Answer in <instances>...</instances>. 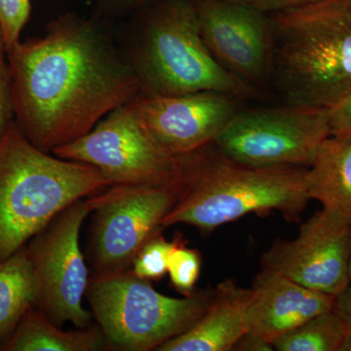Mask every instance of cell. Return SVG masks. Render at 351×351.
<instances>
[{
    "label": "cell",
    "instance_id": "1",
    "mask_svg": "<svg viewBox=\"0 0 351 351\" xmlns=\"http://www.w3.org/2000/svg\"><path fill=\"white\" fill-rule=\"evenodd\" d=\"M7 57L14 121L43 152L86 135L140 95L128 59L100 19L64 14L45 36L20 40Z\"/></svg>",
    "mask_w": 351,
    "mask_h": 351
},
{
    "label": "cell",
    "instance_id": "2",
    "mask_svg": "<svg viewBox=\"0 0 351 351\" xmlns=\"http://www.w3.org/2000/svg\"><path fill=\"white\" fill-rule=\"evenodd\" d=\"M308 167L256 168L223 156L213 143L182 156V193L162 228L184 223L210 234L246 215L277 211L299 221L311 197Z\"/></svg>",
    "mask_w": 351,
    "mask_h": 351
},
{
    "label": "cell",
    "instance_id": "3",
    "mask_svg": "<svg viewBox=\"0 0 351 351\" xmlns=\"http://www.w3.org/2000/svg\"><path fill=\"white\" fill-rule=\"evenodd\" d=\"M270 80L287 106L330 110L351 92V8L321 0L269 14Z\"/></svg>",
    "mask_w": 351,
    "mask_h": 351
},
{
    "label": "cell",
    "instance_id": "4",
    "mask_svg": "<svg viewBox=\"0 0 351 351\" xmlns=\"http://www.w3.org/2000/svg\"><path fill=\"white\" fill-rule=\"evenodd\" d=\"M110 186L94 166L41 151L13 121L0 136V262L69 205Z\"/></svg>",
    "mask_w": 351,
    "mask_h": 351
},
{
    "label": "cell",
    "instance_id": "5",
    "mask_svg": "<svg viewBox=\"0 0 351 351\" xmlns=\"http://www.w3.org/2000/svg\"><path fill=\"white\" fill-rule=\"evenodd\" d=\"M143 8L145 11L127 57L141 96L203 91L230 94L241 100L258 96V90L228 73L208 50L195 0H156Z\"/></svg>",
    "mask_w": 351,
    "mask_h": 351
},
{
    "label": "cell",
    "instance_id": "6",
    "mask_svg": "<svg viewBox=\"0 0 351 351\" xmlns=\"http://www.w3.org/2000/svg\"><path fill=\"white\" fill-rule=\"evenodd\" d=\"M215 289L195 290L182 298L168 297L131 270L94 274L86 290L88 302L107 345L125 351L156 350L200 319Z\"/></svg>",
    "mask_w": 351,
    "mask_h": 351
},
{
    "label": "cell",
    "instance_id": "7",
    "mask_svg": "<svg viewBox=\"0 0 351 351\" xmlns=\"http://www.w3.org/2000/svg\"><path fill=\"white\" fill-rule=\"evenodd\" d=\"M181 182L158 186H110L89 196L93 207L89 257L95 274L126 271L145 244L162 233L179 200Z\"/></svg>",
    "mask_w": 351,
    "mask_h": 351
},
{
    "label": "cell",
    "instance_id": "8",
    "mask_svg": "<svg viewBox=\"0 0 351 351\" xmlns=\"http://www.w3.org/2000/svg\"><path fill=\"white\" fill-rule=\"evenodd\" d=\"M330 135L329 110L286 106L239 110L213 144L230 160L250 167H308Z\"/></svg>",
    "mask_w": 351,
    "mask_h": 351
},
{
    "label": "cell",
    "instance_id": "9",
    "mask_svg": "<svg viewBox=\"0 0 351 351\" xmlns=\"http://www.w3.org/2000/svg\"><path fill=\"white\" fill-rule=\"evenodd\" d=\"M89 164L112 186H158L180 181L182 156L163 151L138 119L133 100L108 113L86 135L52 152Z\"/></svg>",
    "mask_w": 351,
    "mask_h": 351
},
{
    "label": "cell",
    "instance_id": "10",
    "mask_svg": "<svg viewBox=\"0 0 351 351\" xmlns=\"http://www.w3.org/2000/svg\"><path fill=\"white\" fill-rule=\"evenodd\" d=\"M92 212L88 197L75 201L25 245L36 280L34 306L60 327L71 322L83 329L93 318L82 306L90 277L80 243Z\"/></svg>",
    "mask_w": 351,
    "mask_h": 351
},
{
    "label": "cell",
    "instance_id": "11",
    "mask_svg": "<svg viewBox=\"0 0 351 351\" xmlns=\"http://www.w3.org/2000/svg\"><path fill=\"white\" fill-rule=\"evenodd\" d=\"M350 255L351 221L322 208L302 223L295 239H276L261 267L336 297L351 282Z\"/></svg>",
    "mask_w": 351,
    "mask_h": 351
},
{
    "label": "cell",
    "instance_id": "12",
    "mask_svg": "<svg viewBox=\"0 0 351 351\" xmlns=\"http://www.w3.org/2000/svg\"><path fill=\"white\" fill-rule=\"evenodd\" d=\"M195 4L201 36L212 56L258 91L270 80L269 14L221 0H195Z\"/></svg>",
    "mask_w": 351,
    "mask_h": 351
},
{
    "label": "cell",
    "instance_id": "13",
    "mask_svg": "<svg viewBox=\"0 0 351 351\" xmlns=\"http://www.w3.org/2000/svg\"><path fill=\"white\" fill-rule=\"evenodd\" d=\"M241 99L221 92L133 100L138 119L163 151L180 156L212 144L239 112Z\"/></svg>",
    "mask_w": 351,
    "mask_h": 351
},
{
    "label": "cell",
    "instance_id": "14",
    "mask_svg": "<svg viewBox=\"0 0 351 351\" xmlns=\"http://www.w3.org/2000/svg\"><path fill=\"white\" fill-rule=\"evenodd\" d=\"M252 289L254 295L246 314L247 332L271 343L307 320L332 311L336 298L263 269L255 277Z\"/></svg>",
    "mask_w": 351,
    "mask_h": 351
},
{
    "label": "cell",
    "instance_id": "15",
    "mask_svg": "<svg viewBox=\"0 0 351 351\" xmlns=\"http://www.w3.org/2000/svg\"><path fill=\"white\" fill-rule=\"evenodd\" d=\"M253 295V289L240 287L232 279L219 283L200 319L156 350L232 351L247 332L246 314Z\"/></svg>",
    "mask_w": 351,
    "mask_h": 351
},
{
    "label": "cell",
    "instance_id": "16",
    "mask_svg": "<svg viewBox=\"0 0 351 351\" xmlns=\"http://www.w3.org/2000/svg\"><path fill=\"white\" fill-rule=\"evenodd\" d=\"M307 181L311 200L351 221V135L323 141L308 166Z\"/></svg>",
    "mask_w": 351,
    "mask_h": 351
},
{
    "label": "cell",
    "instance_id": "17",
    "mask_svg": "<svg viewBox=\"0 0 351 351\" xmlns=\"http://www.w3.org/2000/svg\"><path fill=\"white\" fill-rule=\"evenodd\" d=\"M106 346L107 341L99 325L64 331L32 306L1 351H98Z\"/></svg>",
    "mask_w": 351,
    "mask_h": 351
},
{
    "label": "cell",
    "instance_id": "18",
    "mask_svg": "<svg viewBox=\"0 0 351 351\" xmlns=\"http://www.w3.org/2000/svg\"><path fill=\"white\" fill-rule=\"evenodd\" d=\"M36 301V276L25 246L0 262V350Z\"/></svg>",
    "mask_w": 351,
    "mask_h": 351
},
{
    "label": "cell",
    "instance_id": "19",
    "mask_svg": "<svg viewBox=\"0 0 351 351\" xmlns=\"http://www.w3.org/2000/svg\"><path fill=\"white\" fill-rule=\"evenodd\" d=\"M348 328L334 311L321 313L279 337L277 351H339Z\"/></svg>",
    "mask_w": 351,
    "mask_h": 351
},
{
    "label": "cell",
    "instance_id": "20",
    "mask_svg": "<svg viewBox=\"0 0 351 351\" xmlns=\"http://www.w3.org/2000/svg\"><path fill=\"white\" fill-rule=\"evenodd\" d=\"M202 258L199 251L189 248L178 237L168 260V272L173 287L184 295L193 294L199 278Z\"/></svg>",
    "mask_w": 351,
    "mask_h": 351
},
{
    "label": "cell",
    "instance_id": "21",
    "mask_svg": "<svg viewBox=\"0 0 351 351\" xmlns=\"http://www.w3.org/2000/svg\"><path fill=\"white\" fill-rule=\"evenodd\" d=\"M177 239L167 241L162 233L145 245L132 263L131 271L140 278L149 281L162 279L168 272V260Z\"/></svg>",
    "mask_w": 351,
    "mask_h": 351
},
{
    "label": "cell",
    "instance_id": "22",
    "mask_svg": "<svg viewBox=\"0 0 351 351\" xmlns=\"http://www.w3.org/2000/svg\"><path fill=\"white\" fill-rule=\"evenodd\" d=\"M31 12V0H0V29L7 52L19 43L21 32Z\"/></svg>",
    "mask_w": 351,
    "mask_h": 351
},
{
    "label": "cell",
    "instance_id": "23",
    "mask_svg": "<svg viewBox=\"0 0 351 351\" xmlns=\"http://www.w3.org/2000/svg\"><path fill=\"white\" fill-rule=\"evenodd\" d=\"M14 121L10 71L3 34L0 29V136Z\"/></svg>",
    "mask_w": 351,
    "mask_h": 351
},
{
    "label": "cell",
    "instance_id": "24",
    "mask_svg": "<svg viewBox=\"0 0 351 351\" xmlns=\"http://www.w3.org/2000/svg\"><path fill=\"white\" fill-rule=\"evenodd\" d=\"M221 1L239 4V5L255 9L260 12L272 14L295 8V7L307 5L321 0H221Z\"/></svg>",
    "mask_w": 351,
    "mask_h": 351
},
{
    "label": "cell",
    "instance_id": "25",
    "mask_svg": "<svg viewBox=\"0 0 351 351\" xmlns=\"http://www.w3.org/2000/svg\"><path fill=\"white\" fill-rule=\"evenodd\" d=\"M332 136L351 135V92L329 110Z\"/></svg>",
    "mask_w": 351,
    "mask_h": 351
},
{
    "label": "cell",
    "instance_id": "26",
    "mask_svg": "<svg viewBox=\"0 0 351 351\" xmlns=\"http://www.w3.org/2000/svg\"><path fill=\"white\" fill-rule=\"evenodd\" d=\"M154 1L156 0H90L98 13L106 17L124 15Z\"/></svg>",
    "mask_w": 351,
    "mask_h": 351
},
{
    "label": "cell",
    "instance_id": "27",
    "mask_svg": "<svg viewBox=\"0 0 351 351\" xmlns=\"http://www.w3.org/2000/svg\"><path fill=\"white\" fill-rule=\"evenodd\" d=\"M234 351H272L274 346L269 341L254 334L246 332L233 346Z\"/></svg>",
    "mask_w": 351,
    "mask_h": 351
},
{
    "label": "cell",
    "instance_id": "28",
    "mask_svg": "<svg viewBox=\"0 0 351 351\" xmlns=\"http://www.w3.org/2000/svg\"><path fill=\"white\" fill-rule=\"evenodd\" d=\"M332 311L345 321L348 329H351V282L343 292L335 298Z\"/></svg>",
    "mask_w": 351,
    "mask_h": 351
},
{
    "label": "cell",
    "instance_id": "29",
    "mask_svg": "<svg viewBox=\"0 0 351 351\" xmlns=\"http://www.w3.org/2000/svg\"><path fill=\"white\" fill-rule=\"evenodd\" d=\"M339 351H351V329L348 330Z\"/></svg>",
    "mask_w": 351,
    "mask_h": 351
},
{
    "label": "cell",
    "instance_id": "30",
    "mask_svg": "<svg viewBox=\"0 0 351 351\" xmlns=\"http://www.w3.org/2000/svg\"><path fill=\"white\" fill-rule=\"evenodd\" d=\"M350 280H351V255H350Z\"/></svg>",
    "mask_w": 351,
    "mask_h": 351
},
{
    "label": "cell",
    "instance_id": "31",
    "mask_svg": "<svg viewBox=\"0 0 351 351\" xmlns=\"http://www.w3.org/2000/svg\"><path fill=\"white\" fill-rule=\"evenodd\" d=\"M346 2H348V5H350L351 8V0H346Z\"/></svg>",
    "mask_w": 351,
    "mask_h": 351
}]
</instances>
